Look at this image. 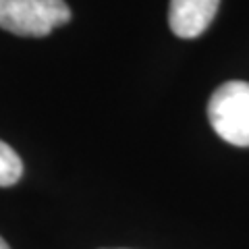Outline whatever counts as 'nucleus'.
<instances>
[{
    "label": "nucleus",
    "instance_id": "nucleus-1",
    "mask_svg": "<svg viewBox=\"0 0 249 249\" xmlns=\"http://www.w3.org/2000/svg\"><path fill=\"white\" fill-rule=\"evenodd\" d=\"M208 119L220 139L249 147V83L227 81L216 88L208 102Z\"/></svg>",
    "mask_w": 249,
    "mask_h": 249
},
{
    "label": "nucleus",
    "instance_id": "nucleus-4",
    "mask_svg": "<svg viewBox=\"0 0 249 249\" xmlns=\"http://www.w3.org/2000/svg\"><path fill=\"white\" fill-rule=\"evenodd\" d=\"M21 175H23V162L19 154L0 139V187H11L19 183Z\"/></svg>",
    "mask_w": 249,
    "mask_h": 249
},
{
    "label": "nucleus",
    "instance_id": "nucleus-3",
    "mask_svg": "<svg viewBox=\"0 0 249 249\" xmlns=\"http://www.w3.org/2000/svg\"><path fill=\"white\" fill-rule=\"evenodd\" d=\"M220 0H170L168 25L183 40H193L210 27Z\"/></svg>",
    "mask_w": 249,
    "mask_h": 249
},
{
    "label": "nucleus",
    "instance_id": "nucleus-5",
    "mask_svg": "<svg viewBox=\"0 0 249 249\" xmlns=\"http://www.w3.org/2000/svg\"><path fill=\"white\" fill-rule=\"evenodd\" d=\"M0 249H11L9 245H6V241H4L2 237H0Z\"/></svg>",
    "mask_w": 249,
    "mask_h": 249
},
{
    "label": "nucleus",
    "instance_id": "nucleus-2",
    "mask_svg": "<svg viewBox=\"0 0 249 249\" xmlns=\"http://www.w3.org/2000/svg\"><path fill=\"white\" fill-rule=\"evenodd\" d=\"M69 19L65 0H0V29L15 36L44 37Z\"/></svg>",
    "mask_w": 249,
    "mask_h": 249
}]
</instances>
